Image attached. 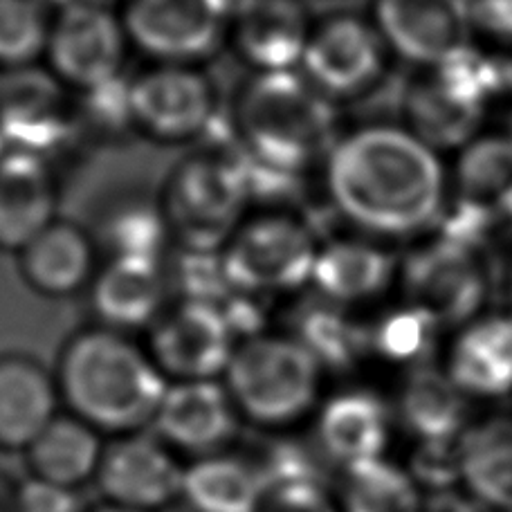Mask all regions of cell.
<instances>
[{
    "label": "cell",
    "instance_id": "obj_1",
    "mask_svg": "<svg viewBox=\"0 0 512 512\" xmlns=\"http://www.w3.org/2000/svg\"><path fill=\"white\" fill-rule=\"evenodd\" d=\"M319 173L333 212L373 236L414 234L441 209V164L432 146L400 126L340 133Z\"/></svg>",
    "mask_w": 512,
    "mask_h": 512
},
{
    "label": "cell",
    "instance_id": "obj_2",
    "mask_svg": "<svg viewBox=\"0 0 512 512\" xmlns=\"http://www.w3.org/2000/svg\"><path fill=\"white\" fill-rule=\"evenodd\" d=\"M230 131L248 160L254 203L295 187L299 178L322 171L340 137L337 104L299 70L250 72L230 106Z\"/></svg>",
    "mask_w": 512,
    "mask_h": 512
},
{
    "label": "cell",
    "instance_id": "obj_3",
    "mask_svg": "<svg viewBox=\"0 0 512 512\" xmlns=\"http://www.w3.org/2000/svg\"><path fill=\"white\" fill-rule=\"evenodd\" d=\"M52 371L63 411L106 438L151 429L169 389L144 342L93 322L68 335Z\"/></svg>",
    "mask_w": 512,
    "mask_h": 512
},
{
    "label": "cell",
    "instance_id": "obj_4",
    "mask_svg": "<svg viewBox=\"0 0 512 512\" xmlns=\"http://www.w3.org/2000/svg\"><path fill=\"white\" fill-rule=\"evenodd\" d=\"M328 371L292 331H259L236 344L223 376L245 427L288 434L310 425Z\"/></svg>",
    "mask_w": 512,
    "mask_h": 512
},
{
    "label": "cell",
    "instance_id": "obj_5",
    "mask_svg": "<svg viewBox=\"0 0 512 512\" xmlns=\"http://www.w3.org/2000/svg\"><path fill=\"white\" fill-rule=\"evenodd\" d=\"M158 203L171 245L180 252H221L254 205L250 167L234 135L223 146L196 144L173 164Z\"/></svg>",
    "mask_w": 512,
    "mask_h": 512
},
{
    "label": "cell",
    "instance_id": "obj_6",
    "mask_svg": "<svg viewBox=\"0 0 512 512\" xmlns=\"http://www.w3.org/2000/svg\"><path fill=\"white\" fill-rule=\"evenodd\" d=\"M322 239L308 218L281 207L254 209L218 252L227 288L254 299L310 288Z\"/></svg>",
    "mask_w": 512,
    "mask_h": 512
},
{
    "label": "cell",
    "instance_id": "obj_7",
    "mask_svg": "<svg viewBox=\"0 0 512 512\" xmlns=\"http://www.w3.org/2000/svg\"><path fill=\"white\" fill-rule=\"evenodd\" d=\"M135 135L164 146L198 144L221 117V95L205 66L149 63L128 77Z\"/></svg>",
    "mask_w": 512,
    "mask_h": 512
},
{
    "label": "cell",
    "instance_id": "obj_8",
    "mask_svg": "<svg viewBox=\"0 0 512 512\" xmlns=\"http://www.w3.org/2000/svg\"><path fill=\"white\" fill-rule=\"evenodd\" d=\"M131 50L120 9L70 3L54 9L43 66L79 95L126 77Z\"/></svg>",
    "mask_w": 512,
    "mask_h": 512
},
{
    "label": "cell",
    "instance_id": "obj_9",
    "mask_svg": "<svg viewBox=\"0 0 512 512\" xmlns=\"http://www.w3.org/2000/svg\"><path fill=\"white\" fill-rule=\"evenodd\" d=\"M241 342L225 299L180 297L146 331V349L169 382L223 380Z\"/></svg>",
    "mask_w": 512,
    "mask_h": 512
},
{
    "label": "cell",
    "instance_id": "obj_10",
    "mask_svg": "<svg viewBox=\"0 0 512 512\" xmlns=\"http://www.w3.org/2000/svg\"><path fill=\"white\" fill-rule=\"evenodd\" d=\"M499 72L470 50L411 84L405 115L411 133L429 146H454L477 128L483 106L499 88Z\"/></svg>",
    "mask_w": 512,
    "mask_h": 512
},
{
    "label": "cell",
    "instance_id": "obj_11",
    "mask_svg": "<svg viewBox=\"0 0 512 512\" xmlns=\"http://www.w3.org/2000/svg\"><path fill=\"white\" fill-rule=\"evenodd\" d=\"M131 48L151 63L205 66L227 48L230 14L221 0H124Z\"/></svg>",
    "mask_w": 512,
    "mask_h": 512
},
{
    "label": "cell",
    "instance_id": "obj_12",
    "mask_svg": "<svg viewBox=\"0 0 512 512\" xmlns=\"http://www.w3.org/2000/svg\"><path fill=\"white\" fill-rule=\"evenodd\" d=\"M387 52L376 23L349 12L331 14L315 21L299 72L340 106L380 84Z\"/></svg>",
    "mask_w": 512,
    "mask_h": 512
},
{
    "label": "cell",
    "instance_id": "obj_13",
    "mask_svg": "<svg viewBox=\"0 0 512 512\" xmlns=\"http://www.w3.org/2000/svg\"><path fill=\"white\" fill-rule=\"evenodd\" d=\"M0 135L7 149L41 153L52 160L75 140V93L43 63L0 70Z\"/></svg>",
    "mask_w": 512,
    "mask_h": 512
},
{
    "label": "cell",
    "instance_id": "obj_14",
    "mask_svg": "<svg viewBox=\"0 0 512 512\" xmlns=\"http://www.w3.org/2000/svg\"><path fill=\"white\" fill-rule=\"evenodd\" d=\"M187 461L151 429L108 438L93 486L99 501L140 512H164L182 501Z\"/></svg>",
    "mask_w": 512,
    "mask_h": 512
},
{
    "label": "cell",
    "instance_id": "obj_15",
    "mask_svg": "<svg viewBox=\"0 0 512 512\" xmlns=\"http://www.w3.org/2000/svg\"><path fill=\"white\" fill-rule=\"evenodd\" d=\"M488 281L481 243L450 234L418 250L405 265L411 301L429 310L438 322H463L477 313L488 295Z\"/></svg>",
    "mask_w": 512,
    "mask_h": 512
},
{
    "label": "cell",
    "instance_id": "obj_16",
    "mask_svg": "<svg viewBox=\"0 0 512 512\" xmlns=\"http://www.w3.org/2000/svg\"><path fill=\"white\" fill-rule=\"evenodd\" d=\"M243 420L223 380L169 382L151 432L185 461L227 452L239 438Z\"/></svg>",
    "mask_w": 512,
    "mask_h": 512
},
{
    "label": "cell",
    "instance_id": "obj_17",
    "mask_svg": "<svg viewBox=\"0 0 512 512\" xmlns=\"http://www.w3.org/2000/svg\"><path fill=\"white\" fill-rule=\"evenodd\" d=\"M387 48L418 66H443L470 50L468 0H373Z\"/></svg>",
    "mask_w": 512,
    "mask_h": 512
},
{
    "label": "cell",
    "instance_id": "obj_18",
    "mask_svg": "<svg viewBox=\"0 0 512 512\" xmlns=\"http://www.w3.org/2000/svg\"><path fill=\"white\" fill-rule=\"evenodd\" d=\"M93 324L113 331L146 333L169 308V274L162 259L104 256L88 292Z\"/></svg>",
    "mask_w": 512,
    "mask_h": 512
},
{
    "label": "cell",
    "instance_id": "obj_19",
    "mask_svg": "<svg viewBox=\"0 0 512 512\" xmlns=\"http://www.w3.org/2000/svg\"><path fill=\"white\" fill-rule=\"evenodd\" d=\"M14 259L25 286L50 301L84 297L104 261L93 230L63 216L34 236Z\"/></svg>",
    "mask_w": 512,
    "mask_h": 512
},
{
    "label": "cell",
    "instance_id": "obj_20",
    "mask_svg": "<svg viewBox=\"0 0 512 512\" xmlns=\"http://www.w3.org/2000/svg\"><path fill=\"white\" fill-rule=\"evenodd\" d=\"M313 25L306 0H252L230 18L227 48L250 72L299 70Z\"/></svg>",
    "mask_w": 512,
    "mask_h": 512
},
{
    "label": "cell",
    "instance_id": "obj_21",
    "mask_svg": "<svg viewBox=\"0 0 512 512\" xmlns=\"http://www.w3.org/2000/svg\"><path fill=\"white\" fill-rule=\"evenodd\" d=\"M59 173L41 153L7 149L0 155V252L16 256L57 221Z\"/></svg>",
    "mask_w": 512,
    "mask_h": 512
},
{
    "label": "cell",
    "instance_id": "obj_22",
    "mask_svg": "<svg viewBox=\"0 0 512 512\" xmlns=\"http://www.w3.org/2000/svg\"><path fill=\"white\" fill-rule=\"evenodd\" d=\"M456 189L459 200L445 234L483 245L490 225L512 216V140L483 137L474 142L461 158Z\"/></svg>",
    "mask_w": 512,
    "mask_h": 512
},
{
    "label": "cell",
    "instance_id": "obj_23",
    "mask_svg": "<svg viewBox=\"0 0 512 512\" xmlns=\"http://www.w3.org/2000/svg\"><path fill=\"white\" fill-rule=\"evenodd\" d=\"M61 411L48 364L30 353H0V452L23 454Z\"/></svg>",
    "mask_w": 512,
    "mask_h": 512
},
{
    "label": "cell",
    "instance_id": "obj_24",
    "mask_svg": "<svg viewBox=\"0 0 512 512\" xmlns=\"http://www.w3.org/2000/svg\"><path fill=\"white\" fill-rule=\"evenodd\" d=\"M310 425L319 452L340 470L382 459L389 441V409L380 396L364 389L326 396Z\"/></svg>",
    "mask_w": 512,
    "mask_h": 512
},
{
    "label": "cell",
    "instance_id": "obj_25",
    "mask_svg": "<svg viewBox=\"0 0 512 512\" xmlns=\"http://www.w3.org/2000/svg\"><path fill=\"white\" fill-rule=\"evenodd\" d=\"M393 272L396 259L380 245L353 236H333L319 245L310 290L346 310L382 295Z\"/></svg>",
    "mask_w": 512,
    "mask_h": 512
},
{
    "label": "cell",
    "instance_id": "obj_26",
    "mask_svg": "<svg viewBox=\"0 0 512 512\" xmlns=\"http://www.w3.org/2000/svg\"><path fill=\"white\" fill-rule=\"evenodd\" d=\"M108 438L75 416L61 414L23 452L27 477L81 490L95 483Z\"/></svg>",
    "mask_w": 512,
    "mask_h": 512
},
{
    "label": "cell",
    "instance_id": "obj_27",
    "mask_svg": "<svg viewBox=\"0 0 512 512\" xmlns=\"http://www.w3.org/2000/svg\"><path fill=\"white\" fill-rule=\"evenodd\" d=\"M268 474L232 450L187 461L182 501L191 512H259Z\"/></svg>",
    "mask_w": 512,
    "mask_h": 512
},
{
    "label": "cell",
    "instance_id": "obj_28",
    "mask_svg": "<svg viewBox=\"0 0 512 512\" xmlns=\"http://www.w3.org/2000/svg\"><path fill=\"white\" fill-rule=\"evenodd\" d=\"M452 380L459 389L499 396L512 389V317L474 324L454 346Z\"/></svg>",
    "mask_w": 512,
    "mask_h": 512
},
{
    "label": "cell",
    "instance_id": "obj_29",
    "mask_svg": "<svg viewBox=\"0 0 512 512\" xmlns=\"http://www.w3.org/2000/svg\"><path fill=\"white\" fill-rule=\"evenodd\" d=\"M459 445L461 474L477 499L512 512V420H488Z\"/></svg>",
    "mask_w": 512,
    "mask_h": 512
},
{
    "label": "cell",
    "instance_id": "obj_30",
    "mask_svg": "<svg viewBox=\"0 0 512 512\" xmlns=\"http://www.w3.org/2000/svg\"><path fill=\"white\" fill-rule=\"evenodd\" d=\"M400 418L423 441H450L463 425L465 402L452 378L420 364L402 384Z\"/></svg>",
    "mask_w": 512,
    "mask_h": 512
},
{
    "label": "cell",
    "instance_id": "obj_31",
    "mask_svg": "<svg viewBox=\"0 0 512 512\" xmlns=\"http://www.w3.org/2000/svg\"><path fill=\"white\" fill-rule=\"evenodd\" d=\"M335 504L340 512H418L420 495L407 472L373 459L342 470Z\"/></svg>",
    "mask_w": 512,
    "mask_h": 512
},
{
    "label": "cell",
    "instance_id": "obj_32",
    "mask_svg": "<svg viewBox=\"0 0 512 512\" xmlns=\"http://www.w3.org/2000/svg\"><path fill=\"white\" fill-rule=\"evenodd\" d=\"M93 234L99 248L106 250V256L162 259L164 250L171 245L158 198L120 200L104 214L102 225L93 230Z\"/></svg>",
    "mask_w": 512,
    "mask_h": 512
},
{
    "label": "cell",
    "instance_id": "obj_33",
    "mask_svg": "<svg viewBox=\"0 0 512 512\" xmlns=\"http://www.w3.org/2000/svg\"><path fill=\"white\" fill-rule=\"evenodd\" d=\"M315 304L301 313L295 333L326 371L351 369L371 349V331L351 322L344 308H337L315 295Z\"/></svg>",
    "mask_w": 512,
    "mask_h": 512
},
{
    "label": "cell",
    "instance_id": "obj_34",
    "mask_svg": "<svg viewBox=\"0 0 512 512\" xmlns=\"http://www.w3.org/2000/svg\"><path fill=\"white\" fill-rule=\"evenodd\" d=\"M52 16L48 0H0V70L43 63Z\"/></svg>",
    "mask_w": 512,
    "mask_h": 512
},
{
    "label": "cell",
    "instance_id": "obj_35",
    "mask_svg": "<svg viewBox=\"0 0 512 512\" xmlns=\"http://www.w3.org/2000/svg\"><path fill=\"white\" fill-rule=\"evenodd\" d=\"M438 319L429 310L411 306L391 313L371 331V349L389 360H423L434 346Z\"/></svg>",
    "mask_w": 512,
    "mask_h": 512
},
{
    "label": "cell",
    "instance_id": "obj_36",
    "mask_svg": "<svg viewBox=\"0 0 512 512\" xmlns=\"http://www.w3.org/2000/svg\"><path fill=\"white\" fill-rule=\"evenodd\" d=\"M259 512H340V508L315 477L286 474L268 477V490Z\"/></svg>",
    "mask_w": 512,
    "mask_h": 512
},
{
    "label": "cell",
    "instance_id": "obj_37",
    "mask_svg": "<svg viewBox=\"0 0 512 512\" xmlns=\"http://www.w3.org/2000/svg\"><path fill=\"white\" fill-rule=\"evenodd\" d=\"M414 477L425 486L438 490H450L461 474V445L450 441H425L411 461Z\"/></svg>",
    "mask_w": 512,
    "mask_h": 512
},
{
    "label": "cell",
    "instance_id": "obj_38",
    "mask_svg": "<svg viewBox=\"0 0 512 512\" xmlns=\"http://www.w3.org/2000/svg\"><path fill=\"white\" fill-rule=\"evenodd\" d=\"M79 490L27 477L16 486V512H88Z\"/></svg>",
    "mask_w": 512,
    "mask_h": 512
},
{
    "label": "cell",
    "instance_id": "obj_39",
    "mask_svg": "<svg viewBox=\"0 0 512 512\" xmlns=\"http://www.w3.org/2000/svg\"><path fill=\"white\" fill-rule=\"evenodd\" d=\"M470 16L479 30L512 41V0H472Z\"/></svg>",
    "mask_w": 512,
    "mask_h": 512
},
{
    "label": "cell",
    "instance_id": "obj_40",
    "mask_svg": "<svg viewBox=\"0 0 512 512\" xmlns=\"http://www.w3.org/2000/svg\"><path fill=\"white\" fill-rule=\"evenodd\" d=\"M429 510L432 512H486L481 499H468L454 495L450 490L434 492L432 501H429Z\"/></svg>",
    "mask_w": 512,
    "mask_h": 512
},
{
    "label": "cell",
    "instance_id": "obj_41",
    "mask_svg": "<svg viewBox=\"0 0 512 512\" xmlns=\"http://www.w3.org/2000/svg\"><path fill=\"white\" fill-rule=\"evenodd\" d=\"M16 486L18 483L0 470V512H16Z\"/></svg>",
    "mask_w": 512,
    "mask_h": 512
},
{
    "label": "cell",
    "instance_id": "obj_42",
    "mask_svg": "<svg viewBox=\"0 0 512 512\" xmlns=\"http://www.w3.org/2000/svg\"><path fill=\"white\" fill-rule=\"evenodd\" d=\"M223 7L227 9V14H230V18L239 12V9H243L245 5H250L252 0H221Z\"/></svg>",
    "mask_w": 512,
    "mask_h": 512
},
{
    "label": "cell",
    "instance_id": "obj_43",
    "mask_svg": "<svg viewBox=\"0 0 512 512\" xmlns=\"http://www.w3.org/2000/svg\"><path fill=\"white\" fill-rule=\"evenodd\" d=\"M88 512H140V510H128V508H120V506H111V504H104V501H99L97 506H90Z\"/></svg>",
    "mask_w": 512,
    "mask_h": 512
},
{
    "label": "cell",
    "instance_id": "obj_44",
    "mask_svg": "<svg viewBox=\"0 0 512 512\" xmlns=\"http://www.w3.org/2000/svg\"><path fill=\"white\" fill-rule=\"evenodd\" d=\"M70 3H95V5H106V7H113L115 3H124V0H70Z\"/></svg>",
    "mask_w": 512,
    "mask_h": 512
},
{
    "label": "cell",
    "instance_id": "obj_45",
    "mask_svg": "<svg viewBox=\"0 0 512 512\" xmlns=\"http://www.w3.org/2000/svg\"><path fill=\"white\" fill-rule=\"evenodd\" d=\"M7 151V144H5V140H3V135H0V155H3Z\"/></svg>",
    "mask_w": 512,
    "mask_h": 512
}]
</instances>
